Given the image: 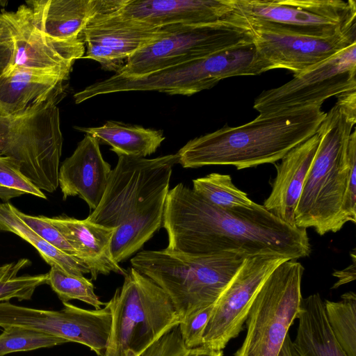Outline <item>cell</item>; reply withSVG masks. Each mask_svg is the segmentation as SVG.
Wrapping results in <instances>:
<instances>
[{
    "label": "cell",
    "instance_id": "24",
    "mask_svg": "<svg viewBox=\"0 0 356 356\" xmlns=\"http://www.w3.org/2000/svg\"><path fill=\"white\" fill-rule=\"evenodd\" d=\"M294 347L299 356H347L326 318L319 293L302 298Z\"/></svg>",
    "mask_w": 356,
    "mask_h": 356
},
{
    "label": "cell",
    "instance_id": "20",
    "mask_svg": "<svg viewBox=\"0 0 356 356\" xmlns=\"http://www.w3.org/2000/svg\"><path fill=\"white\" fill-rule=\"evenodd\" d=\"M320 142L316 131L289 150L276 165V176L269 196L262 204L284 222L295 225V211L304 183Z\"/></svg>",
    "mask_w": 356,
    "mask_h": 356
},
{
    "label": "cell",
    "instance_id": "13",
    "mask_svg": "<svg viewBox=\"0 0 356 356\" xmlns=\"http://www.w3.org/2000/svg\"><path fill=\"white\" fill-rule=\"evenodd\" d=\"M58 311L33 309L0 302V327L17 326L35 330L67 342L88 346L104 356L111 328V312L107 302L99 309H85L63 302Z\"/></svg>",
    "mask_w": 356,
    "mask_h": 356
},
{
    "label": "cell",
    "instance_id": "18",
    "mask_svg": "<svg viewBox=\"0 0 356 356\" xmlns=\"http://www.w3.org/2000/svg\"><path fill=\"white\" fill-rule=\"evenodd\" d=\"M99 143L86 134L72 154L62 163L58 172L63 200L79 195L91 210L99 205L112 170L102 156Z\"/></svg>",
    "mask_w": 356,
    "mask_h": 356
},
{
    "label": "cell",
    "instance_id": "27",
    "mask_svg": "<svg viewBox=\"0 0 356 356\" xmlns=\"http://www.w3.org/2000/svg\"><path fill=\"white\" fill-rule=\"evenodd\" d=\"M339 301L325 300L330 327L347 356H356V295L343 293Z\"/></svg>",
    "mask_w": 356,
    "mask_h": 356
},
{
    "label": "cell",
    "instance_id": "38",
    "mask_svg": "<svg viewBox=\"0 0 356 356\" xmlns=\"http://www.w3.org/2000/svg\"><path fill=\"white\" fill-rule=\"evenodd\" d=\"M352 263L346 268L340 270H335L332 275L338 278L337 282L333 285L332 289H337L343 284L353 282L356 278V256L355 248L350 252Z\"/></svg>",
    "mask_w": 356,
    "mask_h": 356
},
{
    "label": "cell",
    "instance_id": "30",
    "mask_svg": "<svg viewBox=\"0 0 356 356\" xmlns=\"http://www.w3.org/2000/svg\"><path fill=\"white\" fill-rule=\"evenodd\" d=\"M29 263L23 259L0 268V302L12 298L30 300L38 286L47 284V273L17 277L19 270Z\"/></svg>",
    "mask_w": 356,
    "mask_h": 356
},
{
    "label": "cell",
    "instance_id": "28",
    "mask_svg": "<svg viewBox=\"0 0 356 356\" xmlns=\"http://www.w3.org/2000/svg\"><path fill=\"white\" fill-rule=\"evenodd\" d=\"M192 189L220 207H249L254 204L246 193L234 184L229 175L213 172L193 179Z\"/></svg>",
    "mask_w": 356,
    "mask_h": 356
},
{
    "label": "cell",
    "instance_id": "22",
    "mask_svg": "<svg viewBox=\"0 0 356 356\" xmlns=\"http://www.w3.org/2000/svg\"><path fill=\"white\" fill-rule=\"evenodd\" d=\"M68 79L56 72L24 67L4 70L0 77V106L10 118L47 100L58 99Z\"/></svg>",
    "mask_w": 356,
    "mask_h": 356
},
{
    "label": "cell",
    "instance_id": "21",
    "mask_svg": "<svg viewBox=\"0 0 356 356\" xmlns=\"http://www.w3.org/2000/svg\"><path fill=\"white\" fill-rule=\"evenodd\" d=\"M77 252V258L88 266L91 280L99 275L115 273L124 275L122 268L114 259L111 243L116 228H108L89 220L70 217L47 218Z\"/></svg>",
    "mask_w": 356,
    "mask_h": 356
},
{
    "label": "cell",
    "instance_id": "5",
    "mask_svg": "<svg viewBox=\"0 0 356 356\" xmlns=\"http://www.w3.org/2000/svg\"><path fill=\"white\" fill-rule=\"evenodd\" d=\"M247 257L236 252L195 255L165 248L140 251L130 262L168 295L181 321L213 305Z\"/></svg>",
    "mask_w": 356,
    "mask_h": 356
},
{
    "label": "cell",
    "instance_id": "12",
    "mask_svg": "<svg viewBox=\"0 0 356 356\" xmlns=\"http://www.w3.org/2000/svg\"><path fill=\"white\" fill-rule=\"evenodd\" d=\"M356 43L308 70L294 74L287 83L262 91L253 108L259 114L301 108L322 104L332 96L356 90Z\"/></svg>",
    "mask_w": 356,
    "mask_h": 356
},
{
    "label": "cell",
    "instance_id": "2",
    "mask_svg": "<svg viewBox=\"0 0 356 356\" xmlns=\"http://www.w3.org/2000/svg\"><path fill=\"white\" fill-rule=\"evenodd\" d=\"M177 163V152L154 159L118 156L99 205L87 218L116 228L111 252L117 263L134 254L162 227L172 168Z\"/></svg>",
    "mask_w": 356,
    "mask_h": 356
},
{
    "label": "cell",
    "instance_id": "23",
    "mask_svg": "<svg viewBox=\"0 0 356 356\" xmlns=\"http://www.w3.org/2000/svg\"><path fill=\"white\" fill-rule=\"evenodd\" d=\"M107 0L26 1L34 23L47 38L56 41L80 38L90 19L101 11Z\"/></svg>",
    "mask_w": 356,
    "mask_h": 356
},
{
    "label": "cell",
    "instance_id": "37",
    "mask_svg": "<svg viewBox=\"0 0 356 356\" xmlns=\"http://www.w3.org/2000/svg\"><path fill=\"white\" fill-rule=\"evenodd\" d=\"M12 55V44L10 40L0 34V77L8 66ZM9 118L3 111L0 106V126Z\"/></svg>",
    "mask_w": 356,
    "mask_h": 356
},
{
    "label": "cell",
    "instance_id": "19",
    "mask_svg": "<svg viewBox=\"0 0 356 356\" xmlns=\"http://www.w3.org/2000/svg\"><path fill=\"white\" fill-rule=\"evenodd\" d=\"M231 8L230 0H124L118 10L126 17L161 27L218 22Z\"/></svg>",
    "mask_w": 356,
    "mask_h": 356
},
{
    "label": "cell",
    "instance_id": "3",
    "mask_svg": "<svg viewBox=\"0 0 356 356\" xmlns=\"http://www.w3.org/2000/svg\"><path fill=\"white\" fill-rule=\"evenodd\" d=\"M325 113L321 106L259 114L238 127L222 128L197 138L178 152L185 168L232 165L237 170L273 163L316 134Z\"/></svg>",
    "mask_w": 356,
    "mask_h": 356
},
{
    "label": "cell",
    "instance_id": "25",
    "mask_svg": "<svg viewBox=\"0 0 356 356\" xmlns=\"http://www.w3.org/2000/svg\"><path fill=\"white\" fill-rule=\"evenodd\" d=\"M75 129L110 145L118 156L145 158L154 153L165 140L161 130L115 121H108L99 127Z\"/></svg>",
    "mask_w": 356,
    "mask_h": 356
},
{
    "label": "cell",
    "instance_id": "35",
    "mask_svg": "<svg viewBox=\"0 0 356 356\" xmlns=\"http://www.w3.org/2000/svg\"><path fill=\"white\" fill-rule=\"evenodd\" d=\"M213 305L197 309L184 317L179 327L184 343L188 349L202 346L203 334Z\"/></svg>",
    "mask_w": 356,
    "mask_h": 356
},
{
    "label": "cell",
    "instance_id": "9",
    "mask_svg": "<svg viewBox=\"0 0 356 356\" xmlns=\"http://www.w3.org/2000/svg\"><path fill=\"white\" fill-rule=\"evenodd\" d=\"M224 20L326 38L356 28L354 0H230Z\"/></svg>",
    "mask_w": 356,
    "mask_h": 356
},
{
    "label": "cell",
    "instance_id": "26",
    "mask_svg": "<svg viewBox=\"0 0 356 356\" xmlns=\"http://www.w3.org/2000/svg\"><path fill=\"white\" fill-rule=\"evenodd\" d=\"M11 207L10 203L0 204V230L14 233L31 244L50 266L77 275L90 273L89 268L82 261L58 250L29 227Z\"/></svg>",
    "mask_w": 356,
    "mask_h": 356
},
{
    "label": "cell",
    "instance_id": "14",
    "mask_svg": "<svg viewBox=\"0 0 356 356\" xmlns=\"http://www.w3.org/2000/svg\"><path fill=\"white\" fill-rule=\"evenodd\" d=\"M289 259L273 254L248 256L213 305L202 346L222 350L243 330L254 298L282 263Z\"/></svg>",
    "mask_w": 356,
    "mask_h": 356
},
{
    "label": "cell",
    "instance_id": "33",
    "mask_svg": "<svg viewBox=\"0 0 356 356\" xmlns=\"http://www.w3.org/2000/svg\"><path fill=\"white\" fill-rule=\"evenodd\" d=\"M14 213L32 230L63 252L77 258V252L62 234L42 216L27 215L12 205Z\"/></svg>",
    "mask_w": 356,
    "mask_h": 356
},
{
    "label": "cell",
    "instance_id": "4",
    "mask_svg": "<svg viewBox=\"0 0 356 356\" xmlns=\"http://www.w3.org/2000/svg\"><path fill=\"white\" fill-rule=\"evenodd\" d=\"M317 132L320 142L295 211V225L321 236L347 222L342 211L348 173L347 146L356 124V90L337 96Z\"/></svg>",
    "mask_w": 356,
    "mask_h": 356
},
{
    "label": "cell",
    "instance_id": "17",
    "mask_svg": "<svg viewBox=\"0 0 356 356\" xmlns=\"http://www.w3.org/2000/svg\"><path fill=\"white\" fill-rule=\"evenodd\" d=\"M243 29L249 33L268 70L283 68L295 74L309 70L356 43V28L326 38L261 26Z\"/></svg>",
    "mask_w": 356,
    "mask_h": 356
},
{
    "label": "cell",
    "instance_id": "7",
    "mask_svg": "<svg viewBox=\"0 0 356 356\" xmlns=\"http://www.w3.org/2000/svg\"><path fill=\"white\" fill-rule=\"evenodd\" d=\"M107 303L112 320L104 356H138L180 323L168 295L132 266Z\"/></svg>",
    "mask_w": 356,
    "mask_h": 356
},
{
    "label": "cell",
    "instance_id": "16",
    "mask_svg": "<svg viewBox=\"0 0 356 356\" xmlns=\"http://www.w3.org/2000/svg\"><path fill=\"white\" fill-rule=\"evenodd\" d=\"M124 0H107L104 8L81 33L85 46L82 58L98 62L104 70L118 72L124 60L159 37L165 26H152L119 12Z\"/></svg>",
    "mask_w": 356,
    "mask_h": 356
},
{
    "label": "cell",
    "instance_id": "6",
    "mask_svg": "<svg viewBox=\"0 0 356 356\" xmlns=\"http://www.w3.org/2000/svg\"><path fill=\"white\" fill-rule=\"evenodd\" d=\"M265 72L266 67L250 40L142 76L124 77L114 74L75 93L74 99L80 104L97 95L127 91L189 96L210 89L227 78Z\"/></svg>",
    "mask_w": 356,
    "mask_h": 356
},
{
    "label": "cell",
    "instance_id": "15",
    "mask_svg": "<svg viewBox=\"0 0 356 356\" xmlns=\"http://www.w3.org/2000/svg\"><path fill=\"white\" fill-rule=\"evenodd\" d=\"M0 34L10 41L12 55L5 70L15 67L49 71L70 76L75 60L82 58V39L56 41L47 36L34 23L27 5L0 14Z\"/></svg>",
    "mask_w": 356,
    "mask_h": 356
},
{
    "label": "cell",
    "instance_id": "39",
    "mask_svg": "<svg viewBox=\"0 0 356 356\" xmlns=\"http://www.w3.org/2000/svg\"><path fill=\"white\" fill-rule=\"evenodd\" d=\"M277 356H299L289 334H287L286 336L282 347Z\"/></svg>",
    "mask_w": 356,
    "mask_h": 356
},
{
    "label": "cell",
    "instance_id": "34",
    "mask_svg": "<svg viewBox=\"0 0 356 356\" xmlns=\"http://www.w3.org/2000/svg\"><path fill=\"white\" fill-rule=\"evenodd\" d=\"M0 186L31 194L40 198H47L45 194L22 172L17 161L1 154Z\"/></svg>",
    "mask_w": 356,
    "mask_h": 356
},
{
    "label": "cell",
    "instance_id": "8",
    "mask_svg": "<svg viewBox=\"0 0 356 356\" xmlns=\"http://www.w3.org/2000/svg\"><path fill=\"white\" fill-rule=\"evenodd\" d=\"M56 100L33 106L0 126V154L17 161L24 176L49 193L58 186L63 147Z\"/></svg>",
    "mask_w": 356,
    "mask_h": 356
},
{
    "label": "cell",
    "instance_id": "1",
    "mask_svg": "<svg viewBox=\"0 0 356 356\" xmlns=\"http://www.w3.org/2000/svg\"><path fill=\"white\" fill-rule=\"evenodd\" d=\"M162 227L166 248L190 254L236 252L297 260L311 252L305 229L289 225L263 205L220 207L182 183L168 191Z\"/></svg>",
    "mask_w": 356,
    "mask_h": 356
},
{
    "label": "cell",
    "instance_id": "36",
    "mask_svg": "<svg viewBox=\"0 0 356 356\" xmlns=\"http://www.w3.org/2000/svg\"><path fill=\"white\" fill-rule=\"evenodd\" d=\"M348 173L342 211L346 222H356V131L351 132L348 146Z\"/></svg>",
    "mask_w": 356,
    "mask_h": 356
},
{
    "label": "cell",
    "instance_id": "11",
    "mask_svg": "<svg viewBox=\"0 0 356 356\" xmlns=\"http://www.w3.org/2000/svg\"><path fill=\"white\" fill-rule=\"evenodd\" d=\"M250 40L248 31L224 19L168 25L159 37L129 57L115 74L124 77L142 76Z\"/></svg>",
    "mask_w": 356,
    "mask_h": 356
},
{
    "label": "cell",
    "instance_id": "31",
    "mask_svg": "<svg viewBox=\"0 0 356 356\" xmlns=\"http://www.w3.org/2000/svg\"><path fill=\"white\" fill-rule=\"evenodd\" d=\"M67 343L58 337L35 330L9 326L0 334V356L15 352L31 351Z\"/></svg>",
    "mask_w": 356,
    "mask_h": 356
},
{
    "label": "cell",
    "instance_id": "29",
    "mask_svg": "<svg viewBox=\"0 0 356 356\" xmlns=\"http://www.w3.org/2000/svg\"><path fill=\"white\" fill-rule=\"evenodd\" d=\"M47 275V284L62 302L79 300L93 306L95 309L104 305L95 294L92 282L83 275L71 274L56 266H51Z\"/></svg>",
    "mask_w": 356,
    "mask_h": 356
},
{
    "label": "cell",
    "instance_id": "10",
    "mask_svg": "<svg viewBox=\"0 0 356 356\" xmlns=\"http://www.w3.org/2000/svg\"><path fill=\"white\" fill-rule=\"evenodd\" d=\"M302 265L295 259L279 265L254 298L247 332L234 356H277L300 310Z\"/></svg>",
    "mask_w": 356,
    "mask_h": 356
},
{
    "label": "cell",
    "instance_id": "40",
    "mask_svg": "<svg viewBox=\"0 0 356 356\" xmlns=\"http://www.w3.org/2000/svg\"><path fill=\"white\" fill-rule=\"evenodd\" d=\"M24 194L25 193L22 191L0 186V199L3 201L6 202L12 198L19 197Z\"/></svg>",
    "mask_w": 356,
    "mask_h": 356
},
{
    "label": "cell",
    "instance_id": "32",
    "mask_svg": "<svg viewBox=\"0 0 356 356\" xmlns=\"http://www.w3.org/2000/svg\"><path fill=\"white\" fill-rule=\"evenodd\" d=\"M138 356H223V352L213 350L204 346L188 349L184 343L179 325H177Z\"/></svg>",
    "mask_w": 356,
    "mask_h": 356
}]
</instances>
